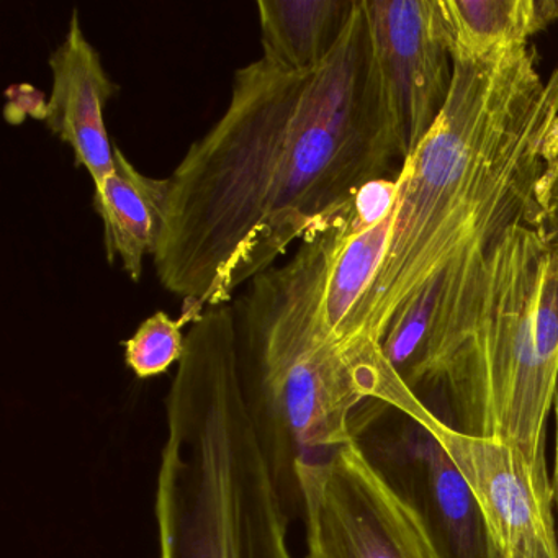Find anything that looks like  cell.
Masks as SVG:
<instances>
[{"mask_svg":"<svg viewBox=\"0 0 558 558\" xmlns=\"http://www.w3.org/2000/svg\"><path fill=\"white\" fill-rule=\"evenodd\" d=\"M355 0H259L263 58L308 73L322 66L344 34Z\"/></svg>","mask_w":558,"mask_h":558,"instance_id":"12","label":"cell"},{"mask_svg":"<svg viewBox=\"0 0 558 558\" xmlns=\"http://www.w3.org/2000/svg\"><path fill=\"white\" fill-rule=\"evenodd\" d=\"M450 50L446 104L398 171L390 243L342 338L380 344L414 391L472 338L506 231L545 223L558 174V61L542 77L529 44Z\"/></svg>","mask_w":558,"mask_h":558,"instance_id":"2","label":"cell"},{"mask_svg":"<svg viewBox=\"0 0 558 558\" xmlns=\"http://www.w3.org/2000/svg\"><path fill=\"white\" fill-rule=\"evenodd\" d=\"M545 230H547V241L551 247L558 250V174L555 179L554 189H551L550 207L545 220Z\"/></svg>","mask_w":558,"mask_h":558,"instance_id":"16","label":"cell"},{"mask_svg":"<svg viewBox=\"0 0 558 558\" xmlns=\"http://www.w3.org/2000/svg\"><path fill=\"white\" fill-rule=\"evenodd\" d=\"M48 64L53 84L44 122L73 149L74 165L86 169L97 187L116 171V146L107 130L106 107L120 87L110 80L99 51L87 40L80 12L71 14L66 35Z\"/></svg>","mask_w":558,"mask_h":558,"instance_id":"9","label":"cell"},{"mask_svg":"<svg viewBox=\"0 0 558 558\" xmlns=\"http://www.w3.org/2000/svg\"><path fill=\"white\" fill-rule=\"evenodd\" d=\"M306 558H447L416 501L357 439L300 485Z\"/></svg>","mask_w":558,"mask_h":558,"instance_id":"6","label":"cell"},{"mask_svg":"<svg viewBox=\"0 0 558 558\" xmlns=\"http://www.w3.org/2000/svg\"><path fill=\"white\" fill-rule=\"evenodd\" d=\"M446 450L476 499L498 558H558L551 480L505 440L462 433L404 385L391 407Z\"/></svg>","mask_w":558,"mask_h":558,"instance_id":"7","label":"cell"},{"mask_svg":"<svg viewBox=\"0 0 558 558\" xmlns=\"http://www.w3.org/2000/svg\"><path fill=\"white\" fill-rule=\"evenodd\" d=\"M367 8L407 159L433 129L449 94V27L437 0H367Z\"/></svg>","mask_w":558,"mask_h":558,"instance_id":"8","label":"cell"},{"mask_svg":"<svg viewBox=\"0 0 558 558\" xmlns=\"http://www.w3.org/2000/svg\"><path fill=\"white\" fill-rule=\"evenodd\" d=\"M397 161L403 166V148L367 0H355L316 70L287 71L260 57L234 71L223 116L168 178L156 277L172 295L230 305Z\"/></svg>","mask_w":558,"mask_h":558,"instance_id":"1","label":"cell"},{"mask_svg":"<svg viewBox=\"0 0 558 558\" xmlns=\"http://www.w3.org/2000/svg\"><path fill=\"white\" fill-rule=\"evenodd\" d=\"M165 410L159 558H292L290 515L241 390L233 306L191 325Z\"/></svg>","mask_w":558,"mask_h":558,"instance_id":"3","label":"cell"},{"mask_svg":"<svg viewBox=\"0 0 558 558\" xmlns=\"http://www.w3.org/2000/svg\"><path fill=\"white\" fill-rule=\"evenodd\" d=\"M554 413H555V465L554 476H551V488H554V502H555V518H557V535H558V378L557 388H555L554 398Z\"/></svg>","mask_w":558,"mask_h":558,"instance_id":"17","label":"cell"},{"mask_svg":"<svg viewBox=\"0 0 558 558\" xmlns=\"http://www.w3.org/2000/svg\"><path fill=\"white\" fill-rule=\"evenodd\" d=\"M233 312L244 403L293 519L303 478L357 439L359 408L390 407L404 378L380 344L316 338L266 272L251 280Z\"/></svg>","mask_w":558,"mask_h":558,"instance_id":"4","label":"cell"},{"mask_svg":"<svg viewBox=\"0 0 558 558\" xmlns=\"http://www.w3.org/2000/svg\"><path fill=\"white\" fill-rule=\"evenodd\" d=\"M550 251L542 221L506 231L482 322L436 387L446 395L453 427L512 444L547 480L558 344L538 328V299Z\"/></svg>","mask_w":558,"mask_h":558,"instance_id":"5","label":"cell"},{"mask_svg":"<svg viewBox=\"0 0 558 558\" xmlns=\"http://www.w3.org/2000/svg\"><path fill=\"white\" fill-rule=\"evenodd\" d=\"M400 179H375L365 184L352 202L349 218L352 227L368 228L380 223L393 211L400 195Z\"/></svg>","mask_w":558,"mask_h":558,"instance_id":"15","label":"cell"},{"mask_svg":"<svg viewBox=\"0 0 558 558\" xmlns=\"http://www.w3.org/2000/svg\"><path fill=\"white\" fill-rule=\"evenodd\" d=\"M204 315V305L184 300L181 318L174 319L166 312L153 313L136 329L132 338L123 341L125 364L142 380L166 374L184 357V328L194 325Z\"/></svg>","mask_w":558,"mask_h":558,"instance_id":"14","label":"cell"},{"mask_svg":"<svg viewBox=\"0 0 558 558\" xmlns=\"http://www.w3.org/2000/svg\"><path fill=\"white\" fill-rule=\"evenodd\" d=\"M400 447L420 478V508L447 558H498L476 499L446 450L413 421L401 434Z\"/></svg>","mask_w":558,"mask_h":558,"instance_id":"10","label":"cell"},{"mask_svg":"<svg viewBox=\"0 0 558 558\" xmlns=\"http://www.w3.org/2000/svg\"><path fill=\"white\" fill-rule=\"evenodd\" d=\"M439 4L450 47L470 54L529 44L532 35L558 21V2L551 0H447Z\"/></svg>","mask_w":558,"mask_h":558,"instance_id":"13","label":"cell"},{"mask_svg":"<svg viewBox=\"0 0 558 558\" xmlns=\"http://www.w3.org/2000/svg\"><path fill=\"white\" fill-rule=\"evenodd\" d=\"M168 178L143 174L116 146V171L94 187V210L102 220L109 264L120 263L133 282L143 276L145 257L155 256L165 223Z\"/></svg>","mask_w":558,"mask_h":558,"instance_id":"11","label":"cell"}]
</instances>
